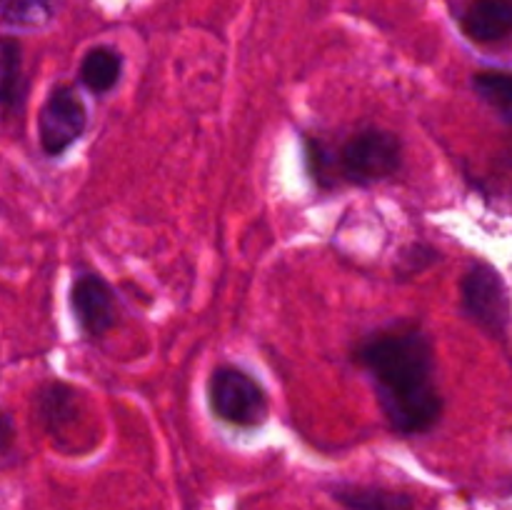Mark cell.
<instances>
[{
	"label": "cell",
	"mask_w": 512,
	"mask_h": 510,
	"mask_svg": "<svg viewBox=\"0 0 512 510\" xmlns=\"http://www.w3.org/2000/svg\"><path fill=\"white\" fill-rule=\"evenodd\" d=\"M40 415L45 423L53 428L60 420H68L73 415V393L65 385L53 383L40 390Z\"/></svg>",
	"instance_id": "obj_13"
},
{
	"label": "cell",
	"mask_w": 512,
	"mask_h": 510,
	"mask_svg": "<svg viewBox=\"0 0 512 510\" xmlns=\"http://www.w3.org/2000/svg\"><path fill=\"white\" fill-rule=\"evenodd\" d=\"M15 430H13V423H10L8 418H5L3 413H0V450L8 448L10 440H13Z\"/></svg>",
	"instance_id": "obj_15"
},
{
	"label": "cell",
	"mask_w": 512,
	"mask_h": 510,
	"mask_svg": "<svg viewBox=\"0 0 512 510\" xmlns=\"http://www.w3.org/2000/svg\"><path fill=\"white\" fill-rule=\"evenodd\" d=\"M120 73H123V58L110 45H98V48L88 50V55L80 63V80L95 95L113 90L118 85Z\"/></svg>",
	"instance_id": "obj_9"
},
{
	"label": "cell",
	"mask_w": 512,
	"mask_h": 510,
	"mask_svg": "<svg viewBox=\"0 0 512 510\" xmlns=\"http://www.w3.org/2000/svg\"><path fill=\"white\" fill-rule=\"evenodd\" d=\"M55 13V0H13L5 8V20L20 28H38L50 23Z\"/></svg>",
	"instance_id": "obj_12"
},
{
	"label": "cell",
	"mask_w": 512,
	"mask_h": 510,
	"mask_svg": "<svg viewBox=\"0 0 512 510\" xmlns=\"http://www.w3.org/2000/svg\"><path fill=\"white\" fill-rule=\"evenodd\" d=\"M335 173L353 185H370L393 178L403 165V143L383 128L358 130L333 158Z\"/></svg>",
	"instance_id": "obj_2"
},
{
	"label": "cell",
	"mask_w": 512,
	"mask_h": 510,
	"mask_svg": "<svg viewBox=\"0 0 512 510\" xmlns=\"http://www.w3.org/2000/svg\"><path fill=\"white\" fill-rule=\"evenodd\" d=\"M463 310L480 330L505 340L510 328V298L503 275L490 263L475 260L463 278Z\"/></svg>",
	"instance_id": "obj_4"
},
{
	"label": "cell",
	"mask_w": 512,
	"mask_h": 510,
	"mask_svg": "<svg viewBox=\"0 0 512 510\" xmlns=\"http://www.w3.org/2000/svg\"><path fill=\"white\" fill-rule=\"evenodd\" d=\"M70 308L90 338H103L115 325V293L98 273H85L70 285Z\"/></svg>",
	"instance_id": "obj_6"
},
{
	"label": "cell",
	"mask_w": 512,
	"mask_h": 510,
	"mask_svg": "<svg viewBox=\"0 0 512 510\" xmlns=\"http://www.w3.org/2000/svg\"><path fill=\"white\" fill-rule=\"evenodd\" d=\"M438 260V250L430 248V245L423 243H415L410 248H405L400 253V263H398V273L400 275H415V273H423L428 270L430 265Z\"/></svg>",
	"instance_id": "obj_14"
},
{
	"label": "cell",
	"mask_w": 512,
	"mask_h": 510,
	"mask_svg": "<svg viewBox=\"0 0 512 510\" xmlns=\"http://www.w3.org/2000/svg\"><path fill=\"white\" fill-rule=\"evenodd\" d=\"M355 360L370 375L390 428L400 435H423L443 415L435 383L433 340L420 328L385 330L355 348Z\"/></svg>",
	"instance_id": "obj_1"
},
{
	"label": "cell",
	"mask_w": 512,
	"mask_h": 510,
	"mask_svg": "<svg viewBox=\"0 0 512 510\" xmlns=\"http://www.w3.org/2000/svg\"><path fill=\"white\" fill-rule=\"evenodd\" d=\"M473 88L503 120H510L512 80L505 70H480L473 75Z\"/></svg>",
	"instance_id": "obj_11"
},
{
	"label": "cell",
	"mask_w": 512,
	"mask_h": 510,
	"mask_svg": "<svg viewBox=\"0 0 512 510\" xmlns=\"http://www.w3.org/2000/svg\"><path fill=\"white\" fill-rule=\"evenodd\" d=\"M330 498L338 500L345 510H413V495L403 490H390L383 485L335 483L328 488Z\"/></svg>",
	"instance_id": "obj_8"
},
{
	"label": "cell",
	"mask_w": 512,
	"mask_h": 510,
	"mask_svg": "<svg viewBox=\"0 0 512 510\" xmlns=\"http://www.w3.org/2000/svg\"><path fill=\"white\" fill-rule=\"evenodd\" d=\"M88 128V110L80 95L68 85L50 90L38 115V138L45 155L58 158L80 140Z\"/></svg>",
	"instance_id": "obj_5"
},
{
	"label": "cell",
	"mask_w": 512,
	"mask_h": 510,
	"mask_svg": "<svg viewBox=\"0 0 512 510\" xmlns=\"http://www.w3.org/2000/svg\"><path fill=\"white\" fill-rule=\"evenodd\" d=\"M208 400L220 420L238 428H255L270 413L268 393L263 385L235 365H220L210 373Z\"/></svg>",
	"instance_id": "obj_3"
},
{
	"label": "cell",
	"mask_w": 512,
	"mask_h": 510,
	"mask_svg": "<svg viewBox=\"0 0 512 510\" xmlns=\"http://www.w3.org/2000/svg\"><path fill=\"white\" fill-rule=\"evenodd\" d=\"M23 88V50L15 38H0V110L18 103Z\"/></svg>",
	"instance_id": "obj_10"
},
{
	"label": "cell",
	"mask_w": 512,
	"mask_h": 510,
	"mask_svg": "<svg viewBox=\"0 0 512 510\" xmlns=\"http://www.w3.org/2000/svg\"><path fill=\"white\" fill-rule=\"evenodd\" d=\"M460 25L475 43H500L510 35L512 3L510 0H473L460 15Z\"/></svg>",
	"instance_id": "obj_7"
}]
</instances>
